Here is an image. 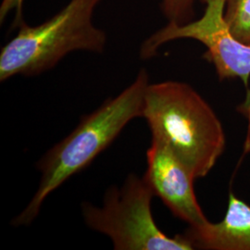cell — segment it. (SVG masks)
I'll use <instances>...</instances> for the list:
<instances>
[{"instance_id":"obj_1","label":"cell","mask_w":250,"mask_h":250,"mask_svg":"<svg viewBox=\"0 0 250 250\" xmlns=\"http://www.w3.org/2000/svg\"><path fill=\"white\" fill-rule=\"evenodd\" d=\"M149 84L146 70L141 69L134 82L115 98L82 117L79 125L55 145L36 164L41 172L36 194L12 225L27 226L39 214L45 198L68 179L85 169L116 139L132 120L142 117L144 99Z\"/></svg>"},{"instance_id":"obj_2","label":"cell","mask_w":250,"mask_h":250,"mask_svg":"<svg viewBox=\"0 0 250 250\" xmlns=\"http://www.w3.org/2000/svg\"><path fill=\"white\" fill-rule=\"evenodd\" d=\"M142 117L152 138L167 145L195 178L212 170L225 148V134L212 107L187 83H149Z\"/></svg>"},{"instance_id":"obj_3","label":"cell","mask_w":250,"mask_h":250,"mask_svg":"<svg viewBox=\"0 0 250 250\" xmlns=\"http://www.w3.org/2000/svg\"><path fill=\"white\" fill-rule=\"evenodd\" d=\"M101 0H71L60 12L40 25L25 21L0 53V81L15 75L36 76L51 70L76 50L102 53L106 34L93 23V14Z\"/></svg>"},{"instance_id":"obj_4","label":"cell","mask_w":250,"mask_h":250,"mask_svg":"<svg viewBox=\"0 0 250 250\" xmlns=\"http://www.w3.org/2000/svg\"><path fill=\"white\" fill-rule=\"evenodd\" d=\"M154 193L144 177L131 173L121 188L107 189L103 206L82 204L85 224L106 234L116 250H192L180 234L167 236L157 226L151 210Z\"/></svg>"},{"instance_id":"obj_5","label":"cell","mask_w":250,"mask_h":250,"mask_svg":"<svg viewBox=\"0 0 250 250\" xmlns=\"http://www.w3.org/2000/svg\"><path fill=\"white\" fill-rule=\"evenodd\" d=\"M203 15L195 21L169 23L146 40L140 48L142 60L158 53L161 45L178 39H194L207 47L204 57L214 65L220 80L238 78L246 86L250 79V45L238 41L228 26L224 10L226 0H203Z\"/></svg>"},{"instance_id":"obj_6","label":"cell","mask_w":250,"mask_h":250,"mask_svg":"<svg viewBox=\"0 0 250 250\" xmlns=\"http://www.w3.org/2000/svg\"><path fill=\"white\" fill-rule=\"evenodd\" d=\"M147 170L144 178L155 196L160 197L170 211L191 227L208 222L198 204L195 191V176L185 163L158 139L152 138L146 151Z\"/></svg>"},{"instance_id":"obj_7","label":"cell","mask_w":250,"mask_h":250,"mask_svg":"<svg viewBox=\"0 0 250 250\" xmlns=\"http://www.w3.org/2000/svg\"><path fill=\"white\" fill-rule=\"evenodd\" d=\"M180 235L193 250H250V206L230 193L222 222L190 226Z\"/></svg>"},{"instance_id":"obj_8","label":"cell","mask_w":250,"mask_h":250,"mask_svg":"<svg viewBox=\"0 0 250 250\" xmlns=\"http://www.w3.org/2000/svg\"><path fill=\"white\" fill-rule=\"evenodd\" d=\"M224 17L232 36L250 45V0H226Z\"/></svg>"},{"instance_id":"obj_9","label":"cell","mask_w":250,"mask_h":250,"mask_svg":"<svg viewBox=\"0 0 250 250\" xmlns=\"http://www.w3.org/2000/svg\"><path fill=\"white\" fill-rule=\"evenodd\" d=\"M196 0H162L161 10L169 21L179 24L191 21Z\"/></svg>"},{"instance_id":"obj_10","label":"cell","mask_w":250,"mask_h":250,"mask_svg":"<svg viewBox=\"0 0 250 250\" xmlns=\"http://www.w3.org/2000/svg\"><path fill=\"white\" fill-rule=\"evenodd\" d=\"M24 0H2L0 5V22L2 23L9 12L15 11V21L14 23L18 27L19 24L23 21L22 19V8Z\"/></svg>"}]
</instances>
